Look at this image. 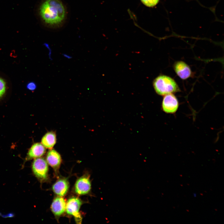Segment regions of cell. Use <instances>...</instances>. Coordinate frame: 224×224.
I'll return each mask as SVG.
<instances>
[{
	"mask_svg": "<svg viewBox=\"0 0 224 224\" xmlns=\"http://www.w3.org/2000/svg\"><path fill=\"white\" fill-rule=\"evenodd\" d=\"M38 12L43 23L51 28L62 26L67 16V8L62 0H43L39 6Z\"/></svg>",
	"mask_w": 224,
	"mask_h": 224,
	"instance_id": "obj_1",
	"label": "cell"
},
{
	"mask_svg": "<svg viewBox=\"0 0 224 224\" xmlns=\"http://www.w3.org/2000/svg\"><path fill=\"white\" fill-rule=\"evenodd\" d=\"M153 85L156 93L161 96L174 93L180 91L175 80L168 76L161 75L156 77Z\"/></svg>",
	"mask_w": 224,
	"mask_h": 224,
	"instance_id": "obj_2",
	"label": "cell"
},
{
	"mask_svg": "<svg viewBox=\"0 0 224 224\" xmlns=\"http://www.w3.org/2000/svg\"><path fill=\"white\" fill-rule=\"evenodd\" d=\"M32 167L34 174L38 179L42 181L47 178L48 167L46 161L44 158L35 159L33 162Z\"/></svg>",
	"mask_w": 224,
	"mask_h": 224,
	"instance_id": "obj_3",
	"label": "cell"
},
{
	"mask_svg": "<svg viewBox=\"0 0 224 224\" xmlns=\"http://www.w3.org/2000/svg\"><path fill=\"white\" fill-rule=\"evenodd\" d=\"M179 103L176 96L173 93L164 96L162 103L163 110L166 113L173 114L177 110Z\"/></svg>",
	"mask_w": 224,
	"mask_h": 224,
	"instance_id": "obj_4",
	"label": "cell"
},
{
	"mask_svg": "<svg viewBox=\"0 0 224 224\" xmlns=\"http://www.w3.org/2000/svg\"><path fill=\"white\" fill-rule=\"evenodd\" d=\"M81 204L82 202L79 198L73 197L68 200L66 207L67 213L73 215L77 223H81L82 220V218L79 212Z\"/></svg>",
	"mask_w": 224,
	"mask_h": 224,
	"instance_id": "obj_5",
	"label": "cell"
},
{
	"mask_svg": "<svg viewBox=\"0 0 224 224\" xmlns=\"http://www.w3.org/2000/svg\"><path fill=\"white\" fill-rule=\"evenodd\" d=\"M173 68L176 74L183 80L186 79L191 76L192 71L190 68L183 61L175 62L173 65Z\"/></svg>",
	"mask_w": 224,
	"mask_h": 224,
	"instance_id": "obj_6",
	"label": "cell"
},
{
	"mask_svg": "<svg viewBox=\"0 0 224 224\" xmlns=\"http://www.w3.org/2000/svg\"><path fill=\"white\" fill-rule=\"evenodd\" d=\"M75 192L79 195L88 194L91 189V184L87 176L84 175L79 178L76 181L75 187Z\"/></svg>",
	"mask_w": 224,
	"mask_h": 224,
	"instance_id": "obj_7",
	"label": "cell"
},
{
	"mask_svg": "<svg viewBox=\"0 0 224 224\" xmlns=\"http://www.w3.org/2000/svg\"><path fill=\"white\" fill-rule=\"evenodd\" d=\"M46 149L42 144L36 143L34 144L28 151L26 160L28 161L33 158L42 156L45 152Z\"/></svg>",
	"mask_w": 224,
	"mask_h": 224,
	"instance_id": "obj_8",
	"label": "cell"
},
{
	"mask_svg": "<svg viewBox=\"0 0 224 224\" xmlns=\"http://www.w3.org/2000/svg\"><path fill=\"white\" fill-rule=\"evenodd\" d=\"M47 163L55 170H58L61 162L59 153L54 150L51 149L48 152L46 156Z\"/></svg>",
	"mask_w": 224,
	"mask_h": 224,
	"instance_id": "obj_9",
	"label": "cell"
},
{
	"mask_svg": "<svg viewBox=\"0 0 224 224\" xmlns=\"http://www.w3.org/2000/svg\"><path fill=\"white\" fill-rule=\"evenodd\" d=\"M69 183L65 179H61L57 181L53 186V190L54 193L59 196L65 195L69 188Z\"/></svg>",
	"mask_w": 224,
	"mask_h": 224,
	"instance_id": "obj_10",
	"label": "cell"
},
{
	"mask_svg": "<svg viewBox=\"0 0 224 224\" xmlns=\"http://www.w3.org/2000/svg\"><path fill=\"white\" fill-rule=\"evenodd\" d=\"M66 207V202L64 199L61 197H57L53 200L51 208L55 215L59 216L64 212Z\"/></svg>",
	"mask_w": 224,
	"mask_h": 224,
	"instance_id": "obj_11",
	"label": "cell"
},
{
	"mask_svg": "<svg viewBox=\"0 0 224 224\" xmlns=\"http://www.w3.org/2000/svg\"><path fill=\"white\" fill-rule=\"evenodd\" d=\"M56 142L55 133L53 131L47 133L43 137L41 143L46 148L52 149Z\"/></svg>",
	"mask_w": 224,
	"mask_h": 224,
	"instance_id": "obj_12",
	"label": "cell"
},
{
	"mask_svg": "<svg viewBox=\"0 0 224 224\" xmlns=\"http://www.w3.org/2000/svg\"><path fill=\"white\" fill-rule=\"evenodd\" d=\"M142 2L148 7H153L156 5L159 0H141Z\"/></svg>",
	"mask_w": 224,
	"mask_h": 224,
	"instance_id": "obj_13",
	"label": "cell"
},
{
	"mask_svg": "<svg viewBox=\"0 0 224 224\" xmlns=\"http://www.w3.org/2000/svg\"><path fill=\"white\" fill-rule=\"evenodd\" d=\"M5 90V82L3 79L0 77V98L4 94Z\"/></svg>",
	"mask_w": 224,
	"mask_h": 224,
	"instance_id": "obj_14",
	"label": "cell"
},
{
	"mask_svg": "<svg viewBox=\"0 0 224 224\" xmlns=\"http://www.w3.org/2000/svg\"><path fill=\"white\" fill-rule=\"evenodd\" d=\"M26 87L28 90L31 91H34L37 88V85L35 82H31L28 83L26 86Z\"/></svg>",
	"mask_w": 224,
	"mask_h": 224,
	"instance_id": "obj_15",
	"label": "cell"
},
{
	"mask_svg": "<svg viewBox=\"0 0 224 224\" xmlns=\"http://www.w3.org/2000/svg\"><path fill=\"white\" fill-rule=\"evenodd\" d=\"M43 45H44L48 49L49 51L48 54L49 59L50 60H52V59L51 57L52 50L50 47L49 46V45L47 43H45L43 44Z\"/></svg>",
	"mask_w": 224,
	"mask_h": 224,
	"instance_id": "obj_16",
	"label": "cell"
},
{
	"mask_svg": "<svg viewBox=\"0 0 224 224\" xmlns=\"http://www.w3.org/2000/svg\"><path fill=\"white\" fill-rule=\"evenodd\" d=\"M62 55L64 57L67 59H70L72 58V57L70 55H68L65 54H63Z\"/></svg>",
	"mask_w": 224,
	"mask_h": 224,
	"instance_id": "obj_17",
	"label": "cell"
}]
</instances>
